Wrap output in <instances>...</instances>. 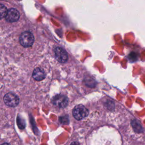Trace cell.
Here are the masks:
<instances>
[{"label":"cell","mask_w":145,"mask_h":145,"mask_svg":"<svg viewBox=\"0 0 145 145\" xmlns=\"http://www.w3.org/2000/svg\"><path fill=\"white\" fill-rule=\"evenodd\" d=\"M3 101L6 105L10 107H15L19 103V99L14 93L8 92L5 95Z\"/></svg>","instance_id":"cell-3"},{"label":"cell","mask_w":145,"mask_h":145,"mask_svg":"<svg viewBox=\"0 0 145 145\" xmlns=\"http://www.w3.org/2000/svg\"><path fill=\"white\" fill-rule=\"evenodd\" d=\"M59 121L62 123H69V118L67 116L61 117H59Z\"/></svg>","instance_id":"cell-11"},{"label":"cell","mask_w":145,"mask_h":145,"mask_svg":"<svg viewBox=\"0 0 145 145\" xmlns=\"http://www.w3.org/2000/svg\"><path fill=\"white\" fill-rule=\"evenodd\" d=\"M53 104L59 108H65L68 104V99L63 95H57L52 100Z\"/></svg>","instance_id":"cell-4"},{"label":"cell","mask_w":145,"mask_h":145,"mask_svg":"<svg viewBox=\"0 0 145 145\" xmlns=\"http://www.w3.org/2000/svg\"><path fill=\"white\" fill-rule=\"evenodd\" d=\"M70 145H80L78 142H74L72 143H71V144Z\"/></svg>","instance_id":"cell-12"},{"label":"cell","mask_w":145,"mask_h":145,"mask_svg":"<svg viewBox=\"0 0 145 145\" xmlns=\"http://www.w3.org/2000/svg\"><path fill=\"white\" fill-rule=\"evenodd\" d=\"M7 10L6 7L2 4H0V19L5 18Z\"/></svg>","instance_id":"cell-9"},{"label":"cell","mask_w":145,"mask_h":145,"mask_svg":"<svg viewBox=\"0 0 145 145\" xmlns=\"http://www.w3.org/2000/svg\"><path fill=\"white\" fill-rule=\"evenodd\" d=\"M17 123L19 128L20 129H23L25 126L24 120L20 116L17 117Z\"/></svg>","instance_id":"cell-8"},{"label":"cell","mask_w":145,"mask_h":145,"mask_svg":"<svg viewBox=\"0 0 145 145\" xmlns=\"http://www.w3.org/2000/svg\"><path fill=\"white\" fill-rule=\"evenodd\" d=\"M132 126H133V128L134 129V130L137 132H140L142 130L141 125L137 121H136L135 120H134L132 122Z\"/></svg>","instance_id":"cell-10"},{"label":"cell","mask_w":145,"mask_h":145,"mask_svg":"<svg viewBox=\"0 0 145 145\" xmlns=\"http://www.w3.org/2000/svg\"><path fill=\"white\" fill-rule=\"evenodd\" d=\"M54 54L56 59L59 62H66L68 59L67 52L65 49L61 47H57L55 48Z\"/></svg>","instance_id":"cell-5"},{"label":"cell","mask_w":145,"mask_h":145,"mask_svg":"<svg viewBox=\"0 0 145 145\" xmlns=\"http://www.w3.org/2000/svg\"><path fill=\"white\" fill-rule=\"evenodd\" d=\"M88 114V109L84 105L81 104L75 106L72 110V115L77 120H81L87 117Z\"/></svg>","instance_id":"cell-2"},{"label":"cell","mask_w":145,"mask_h":145,"mask_svg":"<svg viewBox=\"0 0 145 145\" xmlns=\"http://www.w3.org/2000/svg\"><path fill=\"white\" fill-rule=\"evenodd\" d=\"M32 77L35 80L40 81L45 78V74L42 69L40 67H37L33 71Z\"/></svg>","instance_id":"cell-7"},{"label":"cell","mask_w":145,"mask_h":145,"mask_svg":"<svg viewBox=\"0 0 145 145\" xmlns=\"http://www.w3.org/2000/svg\"><path fill=\"white\" fill-rule=\"evenodd\" d=\"M19 16V13L16 9L10 8L7 11L5 19L7 22L12 23L18 20Z\"/></svg>","instance_id":"cell-6"},{"label":"cell","mask_w":145,"mask_h":145,"mask_svg":"<svg viewBox=\"0 0 145 145\" xmlns=\"http://www.w3.org/2000/svg\"><path fill=\"white\" fill-rule=\"evenodd\" d=\"M19 42L25 48L31 46L34 42V36L30 32H24L20 35Z\"/></svg>","instance_id":"cell-1"},{"label":"cell","mask_w":145,"mask_h":145,"mask_svg":"<svg viewBox=\"0 0 145 145\" xmlns=\"http://www.w3.org/2000/svg\"><path fill=\"white\" fill-rule=\"evenodd\" d=\"M1 145H10V144H8V143H3L1 144Z\"/></svg>","instance_id":"cell-13"}]
</instances>
